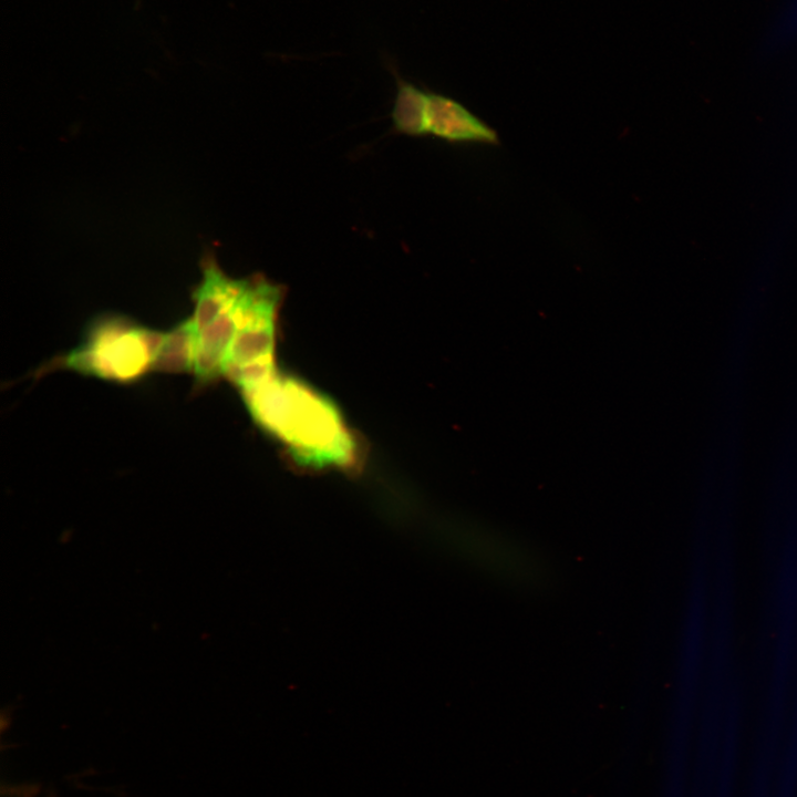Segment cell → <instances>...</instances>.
Segmentation results:
<instances>
[{
	"mask_svg": "<svg viewBox=\"0 0 797 797\" xmlns=\"http://www.w3.org/2000/svg\"><path fill=\"white\" fill-rule=\"evenodd\" d=\"M283 286L261 273L248 277L224 376L239 392L276 374V329Z\"/></svg>",
	"mask_w": 797,
	"mask_h": 797,
	"instance_id": "cell-4",
	"label": "cell"
},
{
	"mask_svg": "<svg viewBox=\"0 0 797 797\" xmlns=\"http://www.w3.org/2000/svg\"><path fill=\"white\" fill-rule=\"evenodd\" d=\"M776 31L779 41L788 42L797 39V0H789Z\"/></svg>",
	"mask_w": 797,
	"mask_h": 797,
	"instance_id": "cell-8",
	"label": "cell"
},
{
	"mask_svg": "<svg viewBox=\"0 0 797 797\" xmlns=\"http://www.w3.org/2000/svg\"><path fill=\"white\" fill-rule=\"evenodd\" d=\"M248 277L232 278L213 256L201 263V279L193 291L196 358L193 374L197 386L224 376Z\"/></svg>",
	"mask_w": 797,
	"mask_h": 797,
	"instance_id": "cell-3",
	"label": "cell"
},
{
	"mask_svg": "<svg viewBox=\"0 0 797 797\" xmlns=\"http://www.w3.org/2000/svg\"><path fill=\"white\" fill-rule=\"evenodd\" d=\"M196 358V331L190 317L164 332L153 372H193Z\"/></svg>",
	"mask_w": 797,
	"mask_h": 797,
	"instance_id": "cell-7",
	"label": "cell"
},
{
	"mask_svg": "<svg viewBox=\"0 0 797 797\" xmlns=\"http://www.w3.org/2000/svg\"><path fill=\"white\" fill-rule=\"evenodd\" d=\"M250 417L302 467L349 468L356 443L335 403L301 379L277 372L239 392Z\"/></svg>",
	"mask_w": 797,
	"mask_h": 797,
	"instance_id": "cell-1",
	"label": "cell"
},
{
	"mask_svg": "<svg viewBox=\"0 0 797 797\" xmlns=\"http://www.w3.org/2000/svg\"><path fill=\"white\" fill-rule=\"evenodd\" d=\"M396 95L392 110L395 131L407 136L428 134V92L402 79L397 73Z\"/></svg>",
	"mask_w": 797,
	"mask_h": 797,
	"instance_id": "cell-6",
	"label": "cell"
},
{
	"mask_svg": "<svg viewBox=\"0 0 797 797\" xmlns=\"http://www.w3.org/2000/svg\"><path fill=\"white\" fill-rule=\"evenodd\" d=\"M428 134L449 143L496 144L497 133L467 107L428 92Z\"/></svg>",
	"mask_w": 797,
	"mask_h": 797,
	"instance_id": "cell-5",
	"label": "cell"
},
{
	"mask_svg": "<svg viewBox=\"0 0 797 797\" xmlns=\"http://www.w3.org/2000/svg\"><path fill=\"white\" fill-rule=\"evenodd\" d=\"M164 332L125 315L103 314L86 328L81 342L35 373L68 370L114 383H132L153 372Z\"/></svg>",
	"mask_w": 797,
	"mask_h": 797,
	"instance_id": "cell-2",
	"label": "cell"
}]
</instances>
